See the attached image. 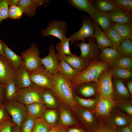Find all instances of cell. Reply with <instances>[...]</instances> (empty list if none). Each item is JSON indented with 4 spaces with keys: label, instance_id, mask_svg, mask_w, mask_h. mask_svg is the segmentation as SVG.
I'll use <instances>...</instances> for the list:
<instances>
[{
    "label": "cell",
    "instance_id": "d6986e66",
    "mask_svg": "<svg viewBox=\"0 0 132 132\" xmlns=\"http://www.w3.org/2000/svg\"><path fill=\"white\" fill-rule=\"evenodd\" d=\"M78 112L79 117L89 131L93 132L99 122L95 114L92 111L83 109H79Z\"/></svg>",
    "mask_w": 132,
    "mask_h": 132
},
{
    "label": "cell",
    "instance_id": "e575fe53",
    "mask_svg": "<svg viewBox=\"0 0 132 132\" xmlns=\"http://www.w3.org/2000/svg\"><path fill=\"white\" fill-rule=\"evenodd\" d=\"M116 50L122 56L132 58V40L129 39L123 40Z\"/></svg>",
    "mask_w": 132,
    "mask_h": 132
},
{
    "label": "cell",
    "instance_id": "836d02e7",
    "mask_svg": "<svg viewBox=\"0 0 132 132\" xmlns=\"http://www.w3.org/2000/svg\"><path fill=\"white\" fill-rule=\"evenodd\" d=\"M42 103H35L25 105L28 115L35 119L40 116L43 113L44 107Z\"/></svg>",
    "mask_w": 132,
    "mask_h": 132
},
{
    "label": "cell",
    "instance_id": "681fc988",
    "mask_svg": "<svg viewBox=\"0 0 132 132\" xmlns=\"http://www.w3.org/2000/svg\"><path fill=\"white\" fill-rule=\"evenodd\" d=\"M11 119L0 124V132H12V128L15 124Z\"/></svg>",
    "mask_w": 132,
    "mask_h": 132
},
{
    "label": "cell",
    "instance_id": "8fae6325",
    "mask_svg": "<svg viewBox=\"0 0 132 132\" xmlns=\"http://www.w3.org/2000/svg\"><path fill=\"white\" fill-rule=\"evenodd\" d=\"M67 27L66 21L54 20L51 21L45 29L42 30L41 32L44 37L51 36L56 37L61 41L66 37Z\"/></svg>",
    "mask_w": 132,
    "mask_h": 132
},
{
    "label": "cell",
    "instance_id": "b9f144b4",
    "mask_svg": "<svg viewBox=\"0 0 132 132\" xmlns=\"http://www.w3.org/2000/svg\"><path fill=\"white\" fill-rule=\"evenodd\" d=\"M50 129L46 122L41 119H36L32 132H48Z\"/></svg>",
    "mask_w": 132,
    "mask_h": 132
},
{
    "label": "cell",
    "instance_id": "8d00e7d4",
    "mask_svg": "<svg viewBox=\"0 0 132 132\" xmlns=\"http://www.w3.org/2000/svg\"><path fill=\"white\" fill-rule=\"evenodd\" d=\"M114 108L132 116V99L115 101Z\"/></svg>",
    "mask_w": 132,
    "mask_h": 132
},
{
    "label": "cell",
    "instance_id": "bcb514c9",
    "mask_svg": "<svg viewBox=\"0 0 132 132\" xmlns=\"http://www.w3.org/2000/svg\"><path fill=\"white\" fill-rule=\"evenodd\" d=\"M60 119L62 123L66 125L73 124L75 121L69 113L66 111L63 110L60 114Z\"/></svg>",
    "mask_w": 132,
    "mask_h": 132
},
{
    "label": "cell",
    "instance_id": "e0dca14e",
    "mask_svg": "<svg viewBox=\"0 0 132 132\" xmlns=\"http://www.w3.org/2000/svg\"><path fill=\"white\" fill-rule=\"evenodd\" d=\"M113 100L119 101L131 99L132 96L129 93L124 80L112 77Z\"/></svg>",
    "mask_w": 132,
    "mask_h": 132
},
{
    "label": "cell",
    "instance_id": "7a4b0ae2",
    "mask_svg": "<svg viewBox=\"0 0 132 132\" xmlns=\"http://www.w3.org/2000/svg\"><path fill=\"white\" fill-rule=\"evenodd\" d=\"M53 74L54 82L51 90L70 106H75L76 103L70 82L58 72Z\"/></svg>",
    "mask_w": 132,
    "mask_h": 132
},
{
    "label": "cell",
    "instance_id": "5bb4252c",
    "mask_svg": "<svg viewBox=\"0 0 132 132\" xmlns=\"http://www.w3.org/2000/svg\"><path fill=\"white\" fill-rule=\"evenodd\" d=\"M57 55L60 61V60H64L78 73L85 70L88 66L90 61L74 54L71 55L57 54Z\"/></svg>",
    "mask_w": 132,
    "mask_h": 132
},
{
    "label": "cell",
    "instance_id": "f6af8a7d",
    "mask_svg": "<svg viewBox=\"0 0 132 132\" xmlns=\"http://www.w3.org/2000/svg\"><path fill=\"white\" fill-rule=\"evenodd\" d=\"M45 88L43 95V101L48 105L51 106H55L56 102L55 98L52 93Z\"/></svg>",
    "mask_w": 132,
    "mask_h": 132
},
{
    "label": "cell",
    "instance_id": "c3c4849f",
    "mask_svg": "<svg viewBox=\"0 0 132 132\" xmlns=\"http://www.w3.org/2000/svg\"><path fill=\"white\" fill-rule=\"evenodd\" d=\"M11 117L7 112L4 103H0V124L11 119Z\"/></svg>",
    "mask_w": 132,
    "mask_h": 132
},
{
    "label": "cell",
    "instance_id": "d6a6232c",
    "mask_svg": "<svg viewBox=\"0 0 132 132\" xmlns=\"http://www.w3.org/2000/svg\"><path fill=\"white\" fill-rule=\"evenodd\" d=\"M70 42L69 38L66 37L62 41L57 43L55 46L57 53L64 55H72L73 54L70 51Z\"/></svg>",
    "mask_w": 132,
    "mask_h": 132
},
{
    "label": "cell",
    "instance_id": "30bf717a",
    "mask_svg": "<svg viewBox=\"0 0 132 132\" xmlns=\"http://www.w3.org/2000/svg\"><path fill=\"white\" fill-rule=\"evenodd\" d=\"M88 41H81L77 43L76 46L80 49L81 53L79 55L81 57L85 59L91 61L98 59L101 52L96 44L94 37L87 38Z\"/></svg>",
    "mask_w": 132,
    "mask_h": 132
},
{
    "label": "cell",
    "instance_id": "d590c367",
    "mask_svg": "<svg viewBox=\"0 0 132 132\" xmlns=\"http://www.w3.org/2000/svg\"><path fill=\"white\" fill-rule=\"evenodd\" d=\"M74 98L77 102L82 106L89 109L93 111L95 108L98 101L99 96L98 95L95 98L86 99L77 96H74Z\"/></svg>",
    "mask_w": 132,
    "mask_h": 132
},
{
    "label": "cell",
    "instance_id": "9a60e30c",
    "mask_svg": "<svg viewBox=\"0 0 132 132\" xmlns=\"http://www.w3.org/2000/svg\"><path fill=\"white\" fill-rule=\"evenodd\" d=\"M50 1L48 0H20L18 6L25 15L32 18L36 14L38 8L44 4L46 6Z\"/></svg>",
    "mask_w": 132,
    "mask_h": 132
},
{
    "label": "cell",
    "instance_id": "f5cc1de1",
    "mask_svg": "<svg viewBox=\"0 0 132 132\" xmlns=\"http://www.w3.org/2000/svg\"><path fill=\"white\" fill-rule=\"evenodd\" d=\"M117 132H132V129L129 126L122 127L117 129Z\"/></svg>",
    "mask_w": 132,
    "mask_h": 132
},
{
    "label": "cell",
    "instance_id": "6da1fadb",
    "mask_svg": "<svg viewBox=\"0 0 132 132\" xmlns=\"http://www.w3.org/2000/svg\"><path fill=\"white\" fill-rule=\"evenodd\" d=\"M110 64L98 59L90 61L88 67L77 75L70 82L75 87L82 83L90 81L96 82L101 74L109 67Z\"/></svg>",
    "mask_w": 132,
    "mask_h": 132
},
{
    "label": "cell",
    "instance_id": "4dcf8cb0",
    "mask_svg": "<svg viewBox=\"0 0 132 132\" xmlns=\"http://www.w3.org/2000/svg\"><path fill=\"white\" fill-rule=\"evenodd\" d=\"M111 67L112 77L124 80L132 78V70L121 68L110 65Z\"/></svg>",
    "mask_w": 132,
    "mask_h": 132
},
{
    "label": "cell",
    "instance_id": "ee69618b",
    "mask_svg": "<svg viewBox=\"0 0 132 132\" xmlns=\"http://www.w3.org/2000/svg\"><path fill=\"white\" fill-rule=\"evenodd\" d=\"M8 0H0V25L3 20L8 18Z\"/></svg>",
    "mask_w": 132,
    "mask_h": 132
},
{
    "label": "cell",
    "instance_id": "f1b7e54d",
    "mask_svg": "<svg viewBox=\"0 0 132 132\" xmlns=\"http://www.w3.org/2000/svg\"><path fill=\"white\" fill-rule=\"evenodd\" d=\"M92 3L96 10L103 12L112 11L117 8L112 0H92Z\"/></svg>",
    "mask_w": 132,
    "mask_h": 132
},
{
    "label": "cell",
    "instance_id": "cb8c5ba5",
    "mask_svg": "<svg viewBox=\"0 0 132 132\" xmlns=\"http://www.w3.org/2000/svg\"><path fill=\"white\" fill-rule=\"evenodd\" d=\"M120 35L124 40H132V22L124 23H112L111 27Z\"/></svg>",
    "mask_w": 132,
    "mask_h": 132
},
{
    "label": "cell",
    "instance_id": "816d5d0a",
    "mask_svg": "<svg viewBox=\"0 0 132 132\" xmlns=\"http://www.w3.org/2000/svg\"><path fill=\"white\" fill-rule=\"evenodd\" d=\"M124 81L126 82L125 83H126V85H125V86L129 93L132 96V78L127 80H124Z\"/></svg>",
    "mask_w": 132,
    "mask_h": 132
},
{
    "label": "cell",
    "instance_id": "7c38bea8",
    "mask_svg": "<svg viewBox=\"0 0 132 132\" xmlns=\"http://www.w3.org/2000/svg\"><path fill=\"white\" fill-rule=\"evenodd\" d=\"M115 101L113 99L99 96V99L94 112L100 121H105L113 109L114 108Z\"/></svg>",
    "mask_w": 132,
    "mask_h": 132
},
{
    "label": "cell",
    "instance_id": "74e56055",
    "mask_svg": "<svg viewBox=\"0 0 132 132\" xmlns=\"http://www.w3.org/2000/svg\"><path fill=\"white\" fill-rule=\"evenodd\" d=\"M36 121V119L28 115L21 126L20 132H32Z\"/></svg>",
    "mask_w": 132,
    "mask_h": 132
},
{
    "label": "cell",
    "instance_id": "44dd1931",
    "mask_svg": "<svg viewBox=\"0 0 132 132\" xmlns=\"http://www.w3.org/2000/svg\"><path fill=\"white\" fill-rule=\"evenodd\" d=\"M106 13L112 23H124L132 22V14L118 8Z\"/></svg>",
    "mask_w": 132,
    "mask_h": 132
},
{
    "label": "cell",
    "instance_id": "4fadbf2b",
    "mask_svg": "<svg viewBox=\"0 0 132 132\" xmlns=\"http://www.w3.org/2000/svg\"><path fill=\"white\" fill-rule=\"evenodd\" d=\"M16 71L7 59L0 55V82L5 84L14 78Z\"/></svg>",
    "mask_w": 132,
    "mask_h": 132
},
{
    "label": "cell",
    "instance_id": "ab89813d",
    "mask_svg": "<svg viewBox=\"0 0 132 132\" xmlns=\"http://www.w3.org/2000/svg\"><path fill=\"white\" fill-rule=\"evenodd\" d=\"M110 65L121 68L132 70V58L121 56L113 64Z\"/></svg>",
    "mask_w": 132,
    "mask_h": 132
},
{
    "label": "cell",
    "instance_id": "3957f363",
    "mask_svg": "<svg viewBox=\"0 0 132 132\" xmlns=\"http://www.w3.org/2000/svg\"><path fill=\"white\" fill-rule=\"evenodd\" d=\"M45 88L35 84L18 90L15 100L25 105L43 102V95Z\"/></svg>",
    "mask_w": 132,
    "mask_h": 132
},
{
    "label": "cell",
    "instance_id": "8992f818",
    "mask_svg": "<svg viewBox=\"0 0 132 132\" xmlns=\"http://www.w3.org/2000/svg\"><path fill=\"white\" fill-rule=\"evenodd\" d=\"M41 52L36 43H32L30 46L22 52L21 55L22 59V66L29 71H33L38 68L41 65L39 57Z\"/></svg>",
    "mask_w": 132,
    "mask_h": 132
},
{
    "label": "cell",
    "instance_id": "5b68a950",
    "mask_svg": "<svg viewBox=\"0 0 132 132\" xmlns=\"http://www.w3.org/2000/svg\"><path fill=\"white\" fill-rule=\"evenodd\" d=\"M4 103L13 122L20 128L28 115L26 105L15 100L5 101Z\"/></svg>",
    "mask_w": 132,
    "mask_h": 132
},
{
    "label": "cell",
    "instance_id": "680465c9",
    "mask_svg": "<svg viewBox=\"0 0 132 132\" xmlns=\"http://www.w3.org/2000/svg\"><path fill=\"white\" fill-rule=\"evenodd\" d=\"M48 132H60L58 129L56 128H50Z\"/></svg>",
    "mask_w": 132,
    "mask_h": 132
},
{
    "label": "cell",
    "instance_id": "7bdbcfd3",
    "mask_svg": "<svg viewBox=\"0 0 132 132\" xmlns=\"http://www.w3.org/2000/svg\"><path fill=\"white\" fill-rule=\"evenodd\" d=\"M93 132H117V129L109 124L105 121H100Z\"/></svg>",
    "mask_w": 132,
    "mask_h": 132
},
{
    "label": "cell",
    "instance_id": "11a10c76",
    "mask_svg": "<svg viewBox=\"0 0 132 132\" xmlns=\"http://www.w3.org/2000/svg\"><path fill=\"white\" fill-rule=\"evenodd\" d=\"M3 41L1 40L0 39V55H2L6 57L4 52Z\"/></svg>",
    "mask_w": 132,
    "mask_h": 132
},
{
    "label": "cell",
    "instance_id": "ba28073f",
    "mask_svg": "<svg viewBox=\"0 0 132 132\" xmlns=\"http://www.w3.org/2000/svg\"><path fill=\"white\" fill-rule=\"evenodd\" d=\"M82 25L80 29L69 36V38L71 45L79 41L85 42L86 38L94 37V28L93 23L90 18L82 15Z\"/></svg>",
    "mask_w": 132,
    "mask_h": 132
},
{
    "label": "cell",
    "instance_id": "ac0fdd59",
    "mask_svg": "<svg viewBox=\"0 0 132 132\" xmlns=\"http://www.w3.org/2000/svg\"><path fill=\"white\" fill-rule=\"evenodd\" d=\"M13 79L18 90L30 87L33 84L30 80L29 71L23 66L17 70Z\"/></svg>",
    "mask_w": 132,
    "mask_h": 132
},
{
    "label": "cell",
    "instance_id": "1f68e13d",
    "mask_svg": "<svg viewBox=\"0 0 132 132\" xmlns=\"http://www.w3.org/2000/svg\"><path fill=\"white\" fill-rule=\"evenodd\" d=\"M104 32L111 41L112 48L116 49L124 40L116 31L111 27Z\"/></svg>",
    "mask_w": 132,
    "mask_h": 132
},
{
    "label": "cell",
    "instance_id": "9f6ffc18",
    "mask_svg": "<svg viewBox=\"0 0 132 132\" xmlns=\"http://www.w3.org/2000/svg\"><path fill=\"white\" fill-rule=\"evenodd\" d=\"M12 132H20V128L18 127L15 124L12 126Z\"/></svg>",
    "mask_w": 132,
    "mask_h": 132
},
{
    "label": "cell",
    "instance_id": "60d3db41",
    "mask_svg": "<svg viewBox=\"0 0 132 132\" xmlns=\"http://www.w3.org/2000/svg\"><path fill=\"white\" fill-rule=\"evenodd\" d=\"M23 12L21 9L18 6H11L9 7L8 18L11 19H20Z\"/></svg>",
    "mask_w": 132,
    "mask_h": 132
},
{
    "label": "cell",
    "instance_id": "91938a15",
    "mask_svg": "<svg viewBox=\"0 0 132 132\" xmlns=\"http://www.w3.org/2000/svg\"><path fill=\"white\" fill-rule=\"evenodd\" d=\"M88 132H91V131H89Z\"/></svg>",
    "mask_w": 132,
    "mask_h": 132
},
{
    "label": "cell",
    "instance_id": "52a82bcc",
    "mask_svg": "<svg viewBox=\"0 0 132 132\" xmlns=\"http://www.w3.org/2000/svg\"><path fill=\"white\" fill-rule=\"evenodd\" d=\"M29 72L32 83L42 87L52 89L54 82V75L47 70L41 64L36 69Z\"/></svg>",
    "mask_w": 132,
    "mask_h": 132
},
{
    "label": "cell",
    "instance_id": "277c9868",
    "mask_svg": "<svg viewBox=\"0 0 132 132\" xmlns=\"http://www.w3.org/2000/svg\"><path fill=\"white\" fill-rule=\"evenodd\" d=\"M112 72L110 65L100 75L96 83L98 95L104 98L112 99Z\"/></svg>",
    "mask_w": 132,
    "mask_h": 132
},
{
    "label": "cell",
    "instance_id": "7dc6e473",
    "mask_svg": "<svg viewBox=\"0 0 132 132\" xmlns=\"http://www.w3.org/2000/svg\"><path fill=\"white\" fill-rule=\"evenodd\" d=\"M44 117L47 123L49 124H52L54 123L56 121L57 115L55 111L48 110L44 112Z\"/></svg>",
    "mask_w": 132,
    "mask_h": 132
},
{
    "label": "cell",
    "instance_id": "83f0119b",
    "mask_svg": "<svg viewBox=\"0 0 132 132\" xmlns=\"http://www.w3.org/2000/svg\"><path fill=\"white\" fill-rule=\"evenodd\" d=\"M94 22L97 23L101 29L104 32L111 27L112 22L106 12L95 10L94 17Z\"/></svg>",
    "mask_w": 132,
    "mask_h": 132
},
{
    "label": "cell",
    "instance_id": "d4e9b609",
    "mask_svg": "<svg viewBox=\"0 0 132 132\" xmlns=\"http://www.w3.org/2000/svg\"><path fill=\"white\" fill-rule=\"evenodd\" d=\"M2 42L4 52L6 58L16 70L22 67V56L17 54L12 51L3 41Z\"/></svg>",
    "mask_w": 132,
    "mask_h": 132
},
{
    "label": "cell",
    "instance_id": "603a6c76",
    "mask_svg": "<svg viewBox=\"0 0 132 132\" xmlns=\"http://www.w3.org/2000/svg\"><path fill=\"white\" fill-rule=\"evenodd\" d=\"M68 2L75 8L88 13L91 18L94 17L95 9L92 3V0H68Z\"/></svg>",
    "mask_w": 132,
    "mask_h": 132
},
{
    "label": "cell",
    "instance_id": "484cf974",
    "mask_svg": "<svg viewBox=\"0 0 132 132\" xmlns=\"http://www.w3.org/2000/svg\"><path fill=\"white\" fill-rule=\"evenodd\" d=\"M58 72L70 82L78 73L63 60H60Z\"/></svg>",
    "mask_w": 132,
    "mask_h": 132
},
{
    "label": "cell",
    "instance_id": "f907efd6",
    "mask_svg": "<svg viewBox=\"0 0 132 132\" xmlns=\"http://www.w3.org/2000/svg\"><path fill=\"white\" fill-rule=\"evenodd\" d=\"M5 84L0 82V103H3L5 100L4 89Z\"/></svg>",
    "mask_w": 132,
    "mask_h": 132
},
{
    "label": "cell",
    "instance_id": "9c48e42d",
    "mask_svg": "<svg viewBox=\"0 0 132 132\" xmlns=\"http://www.w3.org/2000/svg\"><path fill=\"white\" fill-rule=\"evenodd\" d=\"M105 121L109 124L117 129L127 126L132 129V116L115 108L113 109Z\"/></svg>",
    "mask_w": 132,
    "mask_h": 132
},
{
    "label": "cell",
    "instance_id": "4316f807",
    "mask_svg": "<svg viewBox=\"0 0 132 132\" xmlns=\"http://www.w3.org/2000/svg\"><path fill=\"white\" fill-rule=\"evenodd\" d=\"M76 87H78L79 93L85 97H91L98 95L97 83L95 82H85Z\"/></svg>",
    "mask_w": 132,
    "mask_h": 132
},
{
    "label": "cell",
    "instance_id": "ffe728a7",
    "mask_svg": "<svg viewBox=\"0 0 132 132\" xmlns=\"http://www.w3.org/2000/svg\"><path fill=\"white\" fill-rule=\"evenodd\" d=\"M94 37L99 50L107 47L112 48L111 43L106 33L102 31L99 24L94 22Z\"/></svg>",
    "mask_w": 132,
    "mask_h": 132
},
{
    "label": "cell",
    "instance_id": "db71d44e",
    "mask_svg": "<svg viewBox=\"0 0 132 132\" xmlns=\"http://www.w3.org/2000/svg\"><path fill=\"white\" fill-rule=\"evenodd\" d=\"M20 0H8L9 6H17L19 3Z\"/></svg>",
    "mask_w": 132,
    "mask_h": 132
},
{
    "label": "cell",
    "instance_id": "2e32d148",
    "mask_svg": "<svg viewBox=\"0 0 132 132\" xmlns=\"http://www.w3.org/2000/svg\"><path fill=\"white\" fill-rule=\"evenodd\" d=\"M41 64L47 71L53 74L58 72L60 60L53 44L50 46L48 55L44 57L41 58Z\"/></svg>",
    "mask_w": 132,
    "mask_h": 132
},
{
    "label": "cell",
    "instance_id": "f35d334b",
    "mask_svg": "<svg viewBox=\"0 0 132 132\" xmlns=\"http://www.w3.org/2000/svg\"><path fill=\"white\" fill-rule=\"evenodd\" d=\"M112 0L116 8L132 14V0Z\"/></svg>",
    "mask_w": 132,
    "mask_h": 132
},
{
    "label": "cell",
    "instance_id": "f546056e",
    "mask_svg": "<svg viewBox=\"0 0 132 132\" xmlns=\"http://www.w3.org/2000/svg\"><path fill=\"white\" fill-rule=\"evenodd\" d=\"M18 90L13 78L5 84V100L8 101L15 100Z\"/></svg>",
    "mask_w": 132,
    "mask_h": 132
},
{
    "label": "cell",
    "instance_id": "7402d4cb",
    "mask_svg": "<svg viewBox=\"0 0 132 132\" xmlns=\"http://www.w3.org/2000/svg\"><path fill=\"white\" fill-rule=\"evenodd\" d=\"M98 59L101 61L113 65L122 56L116 49L107 47L101 50Z\"/></svg>",
    "mask_w": 132,
    "mask_h": 132
},
{
    "label": "cell",
    "instance_id": "6f0895ef",
    "mask_svg": "<svg viewBox=\"0 0 132 132\" xmlns=\"http://www.w3.org/2000/svg\"><path fill=\"white\" fill-rule=\"evenodd\" d=\"M68 132H85L84 131L82 130L77 129L73 128L69 129Z\"/></svg>",
    "mask_w": 132,
    "mask_h": 132
}]
</instances>
